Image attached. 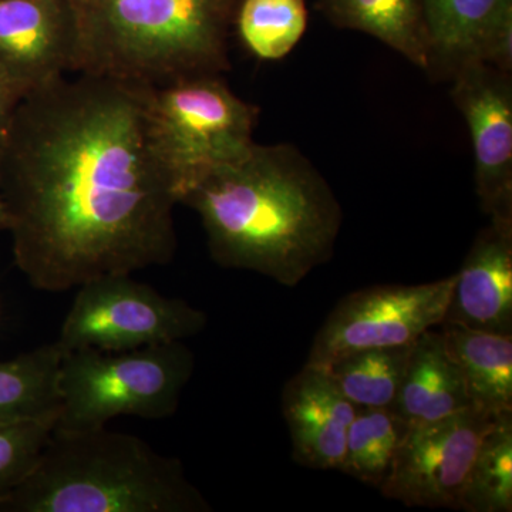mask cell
Here are the masks:
<instances>
[{"mask_svg":"<svg viewBox=\"0 0 512 512\" xmlns=\"http://www.w3.org/2000/svg\"><path fill=\"white\" fill-rule=\"evenodd\" d=\"M495 417L470 407L409 427L379 490L407 507L458 510L468 471Z\"/></svg>","mask_w":512,"mask_h":512,"instance_id":"9c48e42d","label":"cell"},{"mask_svg":"<svg viewBox=\"0 0 512 512\" xmlns=\"http://www.w3.org/2000/svg\"><path fill=\"white\" fill-rule=\"evenodd\" d=\"M62 357L63 350L55 340L0 360V427L25 421L56 424Z\"/></svg>","mask_w":512,"mask_h":512,"instance_id":"e0dca14e","label":"cell"},{"mask_svg":"<svg viewBox=\"0 0 512 512\" xmlns=\"http://www.w3.org/2000/svg\"><path fill=\"white\" fill-rule=\"evenodd\" d=\"M336 28L367 33L429 72L431 39L423 0H318Z\"/></svg>","mask_w":512,"mask_h":512,"instance_id":"2e32d148","label":"cell"},{"mask_svg":"<svg viewBox=\"0 0 512 512\" xmlns=\"http://www.w3.org/2000/svg\"><path fill=\"white\" fill-rule=\"evenodd\" d=\"M22 94L13 86L5 73L0 70V150L5 146L6 137H8L10 126H12L13 117L20 101Z\"/></svg>","mask_w":512,"mask_h":512,"instance_id":"d4e9b609","label":"cell"},{"mask_svg":"<svg viewBox=\"0 0 512 512\" xmlns=\"http://www.w3.org/2000/svg\"><path fill=\"white\" fill-rule=\"evenodd\" d=\"M259 113V107L232 92L222 76L154 87L151 133L178 201L215 168L247 156L255 144Z\"/></svg>","mask_w":512,"mask_h":512,"instance_id":"8992f818","label":"cell"},{"mask_svg":"<svg viewBox=\"0 0 512 512\" xmlns=\"http://www.w3.org/2000/svg\"><path fill=\"white\" fill-rule=\"evenodd\" d=\"M281 403L295 463L339 471L357 407L343 396L328 370L305 363L285 384Z\"/></svg>","mask_w":512,"mask_h":512,"instance_id":"7c38bea8","label":"cell"},{"mask_svg":"<svg viewBox=\"0 0 512 512\" xmlns=\"http://www.w3.org/2000/svg\"><path fill=\"white\" fill-rule=\"evenodd\" d=\"M440 330L471 406L491 416L512 413V336L448 322Z\"/></svg>","mask_w":512,"mask_h":512,"instance_id":"9a60e30c","label":"cell"},{"mask_svg":"<svg viewBox=\"0 0 512 512\" xmlns=\"http://www.w3.org/2000/svg\"><path fill=\"white\" fill-rule=\"evenodd\" d=\"M409 427L392 409H357L340 473L379 488Z\"/></svg>","mask_w":512,"mask_h":512,"instance_id":"44dd1931","label":"cell"},{"mask_svg":"<svg viewBox=\"0 0 512 512\" xmlns=\"http://www.w3.org/2000/svg\"><path fill=\"white\" fill-rule=\"evenodd\" d=\"M77 73L164 87L231 69L241 0H72Z\"/></svg>","mask_w":512,"mask_h":512,"instance_id":"277c9868","label":"cell"},{"mask_svg":"<svg viewBox=\"0 0 512 512\" xmlns=\"http://www.w3.org/2000/svg\"><path fill=\"white\" fill-rule=\"evenodd\" d=\"M443 322L512 336V222L490 220L478 232Z\"/></svg>","mask_w":512,"mask_h":512,"instance_id":"4fadbf2b","label":"cell"},{"mask_svg":"<svg viewBox=\"0 0 512 512\" xmlns=\"http://www.w3.org/2000/svg\"><path fill=\"white\" fill-rule=\"evenodd\" d=\"M448 80L470 131L481 210L491 221L512 222V73L471 60Z\"/></svg>","mask_w":512,"mask_h":512,"instance_id":"30bf717a","label":"cell"},{"mask_svg":"<svg viewBox=\"0 0 512 512\" xmlns=\"http://www.w3.org/2000/svg\"><path fill=\"white\" fill-rule=\"evenodd\" d=\"M207 322L205 312L133 275L101 276L77 288L56 343L63 352H119L184 342L201 333Z\"/></svg>","mask_w":512,"mask_h":512,"instance_id":"52a82bcc","label":"cell"},{"mask_svg":"<svg viewBox=\"0 0 512 512\" xmlns=\"http://www.w3.org/2000/svg\"><path fill=\"white\" fill-rule=\"evenodd\" d=\"M474 60L512 73V0L505 3L485 29Z\"/></svg>","mask_w":512,"mask_h":512,"instance_id":"cb8c5ba5","label":"cell"},{"mask_svg":"<svg viewBox=\"0 0 512 512\" xmlns=\"http://www.w3.org/2000/svg\"><path fill=\"white\" fill-rule=\"evenodd\" d=\"M458 510L512 511V413L495 417L481 439Z\"/></svg>","mask_w":512,"mask_h":512,"instance_id":"d6986e66","label":"cell"},{"mask_svg":"<svg viewBox=\"0 0 512 512\" xmlns=\"http://www.w3.org/2000/svg\"><path fill=\"white\" fill-rule=\"evenodd\" d=\"M194 369V353L184 342L63 352L55 430L100 429L123 416L167 419L177 412Z\"/></svg>","mask_w":512,"mask_h":512,"instance_id":"5b68a950","label":"cell"},{"mask_svg":"<svg viewBox=\"0 0 512 512\" xmlns=\"http://www.w3.org/2000/svg\"><path fill=\"white\" fill-rule=\"evenodd\" d=\"M412 345L362 350L336 360L325 370L357 409H392Z\"/></svg>","mask_w":512,"mask_h":512,"instance_id":"ffe728a7","label":"cell"},{"mask_svg":"<svg viewBox=\"0 0 512 512\" xmlns=\"http://www.w3.org/2000/svg\"><path fill=\"white\" fill-rule=\"evenodd\" d=\"M466 384L441 330L430 329L412 345L392 410L407 427L433 423L470 409Z\"/></svg>","mask_w":512,"mask_h":512,"instance_id":"5bb4252c","label":"cell"},{"mask_svg":"<svg viewBox=\"0 0 512 512\" xmlns=\"http://www.w3.org/2000/svg\"><path fill=\"white\" fill-rule=\"evenodd\" d=\"M9 214L6 210L5 201H3L2 190H0V231H8L9 229Z\"/></svg>","mask_w":512,"mask_h":512,"instance_id":"484cf974","label":"cell"},{"mask_svg":"<svg viewBox=\"0 0 512 512\" xmlns=\"http://www.w3.org/2000/svg\"><path fill=\"white\" fill-rule=\"evenodd\" d=\"M72 0H0V70L22 97L77 73Z\"/></svg>","mask_w":512,"mask_h":512,"instance_id":"8fae6325","label":"cell"},{"mask_svg":"<svg viewBox=\"0 0 512 512\" xmlns=\"http://www.w3.org/2000/svg\"><path fill=\"white\" fill-rule=\"evenodd\" d=\"M308 26L305 0H241L235 32L249 52L276 62L301 42Z\"/></svg>","mask_w":512,"mask_h":512,"instance_id":"7402d4cb","label":"cell"},{"mask_svg":"<svg viewBox=\"0 0 512 512\" xmlns=\"http://www.w3.org/2000/svg\"><path fill=\"white\" fill-rule=\"evenodd\" d=\"M510 0H423L431 39L429 74L450 79L461 64L476 59L478 43Z\"/></svg>","mask_w":512,"mask_h":512,"instance_id":"ac0fdd59","label":"cell"},{"mask_svg":"<svg viewBox=\"0 0 512 512\" xmlns=\"http://www.w3.org/2000/svg\"><path fill=\"white\" fill-rule=\"evenodd\" d=\"M200 215L211 258L293 288L335 252L343 212L322 173L293 144H254L181 198Z\"/></svg>","mask_w":512,"mask_h":512,"instance_id":"7a4b0ae2","label":"cell"},{"mask_svg":"<svg viewBox=\"0 0 512 512\" xmlns=\"http://www.w3.org/2000/svg\"><path fill=\"white\" fill-rule=\"evenodd\" d=\"M53 429L52 421L0 427V503L29 476Z\"/></svg>","mask_w":512,"mask_h":512,"instance_id":"603a6c76","label":"cell"},{"mask_svg":"<svg viewBox=\"0 0 512 512\" xmlns=\"http://www.w3.org/2000/svg\"><path fill=\"white\" fill-rule=\"evenodd\" d=\"M76 74L23 97L0 150L15 264L37 291L164 266L178 247L154 87Z\"/></svg>","mask_w":512,"mask_h":512,"instance_id":"6da1fadb","label":"cell"},{"mask_svg":"<svg viewBox=\"0 0 512 512\" xmlns=\"http://www.w3.org/2000/svg\"><path fill=\"white\" fill-rule=\"evenodd\" d=\"M456 274L421 285H376L349 293L316 333L306 365L326 369L369 349L412 345L446 318Z\"/></svg>","mask_w":512,"mask_h":512,"instance_id":"ba28073f","label":"cell"},{"mask_svg":"<svg viewBox=\"0 0 512 512\" xmlns=\"http://www.w3.org/2000/svg\"><path fill=\"white\" fill-rule=\"evenodd\" d=\"M183 463L106 427L55 430L0 512H211Z\"/></svg>","mask_w":512,"mask_h":512,"instance_id":"3957f363","label":"cell"}]
</instances>
